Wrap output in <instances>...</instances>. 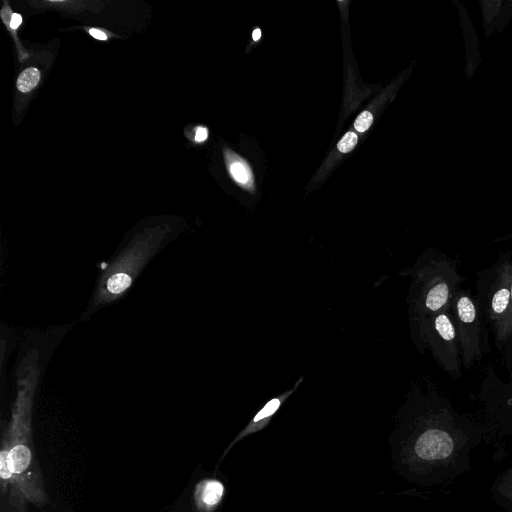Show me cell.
<instances>
[{
	"instance_id": "1",
	"label": "cell",
	"mask_w": 512,
	"mask_h": 512,
	"mask_svg": "<svg viewBox=\"0 0 512 512\" xmlns=\"http://www.w3.org/2000/svg\"><path fill=\"white\" fill-rule=\"evenodd\" d=\"M40 362L41 351L36 346L28 347L20 359L15 379L16 397L2 446L7 452L12 484L35 503L42 502L45 496L35 480L36 468L31 451V415L41 374Z\"/></svg>"
},
{
	"instance_id": "2",
	"label": "cell",
	"mask_w": 512,
	"mask_h": 512,
	"mask_svg": "<svg viewBox=\"0 0 512 512\" xmlns=\"http://www.w3.org/2000/svg\"><path fill=\"white\" fill-rule=\"evenodd\" d=\"M166 232L149 230L137 235L119 248L104 265L95 284L83 318L120 301L129 292L138 276L162 249Z\"/></svg>"
},
{
	"instance_id": "3",
	"label": "cell",
	"mask_w": 512,
	"mask_h": 512,
	"mask_svg": "<svg viewBox=\"0 0 512 512\" xmlns=\"http://www.w3.org/2000/svg\"><path fill=\"white\" fill-rule=\"evenodd\" d=\"M461 282L454 262L446 255H438L417 273L415 309L420 321L451 309Z\"/></svg>"
},
{
	"instance_id": "4",
	"label": "cell",
	"mask_w": 512,
	"mask_h": 512,
	"mask_svg": "<svg viewBox=\"0 0 512 512\" xmlns=\"http://www.w3.org/2000/svg\"><path fill=\"white\" fill-rule=\"evenodd\" d=\"M451 313L459 341L462 364L472 367L485 352L484 325L475 299L467 290H458Z\"/></svg>"
},
{
	"instance_id": "5",
	"label": "cell",
	"mask_w": 512,
	"mask_h": 512,
	"mask_svg": "<svg viewBox=\"0 0 512 512\" xmlns=\"http://www.w3.org/2000/svg\"><path fill=\"white\" fill-rule=\"evenodd\" d=\"M424 340L437 363L454 379L461 375V354L451 309L421 320Z\"/></svg>"
},
{
	"instance_id": "6",
	"label": "cell",
	"mask_w": 512,
	"mask_h": 512,
	"mask_svg": "<svg viewBox=\"0 0 512 512\" xmlns=\"http://www.w3.org/2000/svg\"><path fill=\"white\" fill-rule=\"evenodd\" d=\"M487 310L496 341L504 344L510 338L511 267L509 259H504L496 267L495 277L489 290Z\"/></svg>"
},
{
	"instance_id": "7",
	"label": "cell",
	"mask_w": 512,
	"mask_h": 512,
	"mask_svg": "<svg viewBox=\"0 0 512 512\" xmlns=\"http://www.w3.org/2000/svg\"><path fill=\"white\" fill-rule=\"evenodd\" d=\"M450 435L440 429H429L422 432L414 442L415 455L426 461L444 459L453 450Z\"/></svg>"
},
{
	"instance_id": "8",
	"label": "cell",
	"mask_w": 512,
	"mask_h": 512,
	"mask_svg": "<svg viewBox=\"0 0 512 512\" xmlns=\"http://www.w3.org/2000/svg\"><path fill=\"white\" fill-rule=\"evenodd\" d=\"M293 392L290 390L279 397H275L271 399L269 402L265 404V406L253 417V419L246 425V427L239 432V434L234 438V440L229 444L227 449L222 455V458L228 453V451L240 440L249 436L255 432L263 429L270 421L272 416L277 412L280 408L281 404L284 400Z\"/></svg>"
},
{
	"instance_id": "9",
	"label": "cell",
	"mask_w": 512,
	"mask_h": 512,
	"mask_svg": "<svg viewBox=\"0 0 512 512\" xmlns=\"http://www.w3.org/2000/svg\"><path fill=\"white\" fill-rule=\"evenodd\" d=\"M225 492L223 483L218 479H205L198 483L195 490V501L202 512L213 511L222 501Z\"/></svg>"
},
{
	"instance_id": "10",
	"label": "cell",
	"mask_w": 512,
	"mask_h": 512,
	"mask_svg": "<svg viewBox=\"0 0 512 512\" xmlns=\"http://www.w3.org/2000/svg\"><path fill=\"white\" fill-rule=\"evenodd\" d=\"M226 161L229 172L237 183L246 188L253 186V175L245 160L231 151H226Z\"/></svg>"
},
{
	"instance_id": "11",
	"label": "cell",
	"mask_w": 512,
	"mask_h": 512,
	"mask_svg": "<svg viewBox=\"0 0 512 512\" xmlns=\"http://www.w3.org/2000/svg\"><path fill=\"white\" fill-rule=\"evenodd\" d=\"M40 71L34 67L25 69L18 77L17 88L21 92H29L40 81Z\"/></svg>"
},
{
	"instance_id": "12",
	"label": "cell",
	"mask_w": 512,
	"mask_h": 512,
	"mask_svg": "<svg viewBox=\"0 0 512 512\" xmlns=\"http://www.w3.org/2000/svg\"><path fill=\"white\" fill-rule=\"evenodd\" d=\"M358 137L354 132H347L338 142L337 147L340 152H350L357 144Z\"/></svg>"
},
{
	"instance_id": "13",
	"label": "cell",
	"mask_w": 512,
	"mask_h": 512,
	"mask_svg": "<svg viewBox=\"0 0 512 512\" xmlns=\"http://www.w3.org/2000/svg\"><path fill=\"white\" fill-rule=\"evenodd\" d=\"M373 116L370 112H362L354 122V128L359 132L366 131L372 124Z\"/></svg>"
},
{
	"instance_id": "14",
	"label": "cell",
	"mask_w": 512,
	"mask_h": 512,
	"mask_svg": "<svg viewBox=\"0 0 512 512\" xmlns=\"http://www.w3.org/2000/svg\"><path fill=\"white\" fill-rule=\"evenodd\" d=\"M208 137V131L205 127H198L195 133V140L197 142H203Z\"/></svg>"
},
{
	"instance_id": "15",
	"label": "cell",
	"mask_w": 512,
	"mask_h": 512,
	"mask_svg": "<svg viewBox=\"0 0 512 512\" xmlns=\"http://www.w3.org/2000/svg\"><path fill=\"white\" fill-rule=\"evenodd\" d=\"M89 34L98 40H106L107 39V35L103 31L96 29V28L89 29Z\"/></svg>"
},
{
	"instance_id": "16",
	"label": "cell",
	"mask_w": 512,
	"mask_h": 512,
	"mask_svg": "<svg viewBox=\"0 0 512 512\" xmlns=\"http://www.w3.org/2000/svg\"><path fill=\"white\" fill-rule=\"evenodd\" d=\"M22 22V17L20 14H12L10 19V27L12 29H17Z\"/></svg>"
},
{
	"instance_id": "17",
	"label": "cell",
	"mask_w": 512,
	"mask_h": 512,
	"mask_svg": "<svg viewBox=\"0 0 512 512\" xmlns=\"http://www.w3.org/2000/svg\"><path fill=\"white\" fill-rule=\"evenodd\" d=\"M509 260H510V267H511V319H510L509 334L511 337L512 336V257Z\"/></svg>"
},
{
	"instance_id": "18",
	"label": "cell",
	"mask_w": 512,
	"mask_h": 512,
	"mask_svg": "<svg viewBox=\"0 0 512 512\" xmlns=\"http://www.w3.org/2000/svg\"><path fill=\"white\" fill-rule=\"evenodd\" d=\"M253 39L256 41L261 37L260 29H255L252 35Z\"/></svg>"
}]
</instances>
